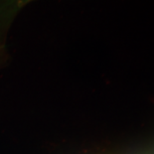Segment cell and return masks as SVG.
Returning <instances> with one entry per match:
<instances>
[{
  "label": "cell",
  "instance_id": "cell-1",
  "mask_svg": "<svg viewBox=\"0 0 154 154\" xmlns=\"http://www.w3.org/2000/svg\"><path fill=\"white\" fill-rule=\"evenodd\" d=\"M33 1V0H13V2H14V5L16 8H21L22 6L26 5L27 3Z\"/></svg>",
  "mask_w": 154,
  "mask_h": 154
}]
</instances>
